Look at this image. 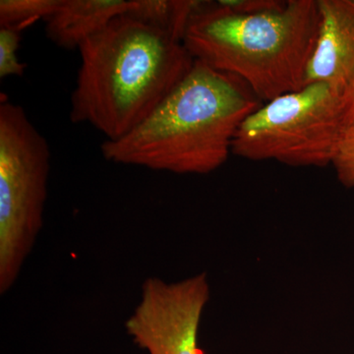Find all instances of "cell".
Listing matches in <instances>:
<instances>
[{"label":"cell","instance_id":"5","mask_svg":"<svg viewBox=\"0 0 354 354\" xmlns=\"http://www.w3.org/2000/svg\"><path fill=\"white\" fill-rule=\"evenodd\" d=\"M346 97L327 84H307L265 102L241 123L232 153L291 167L332 165L346 131Z\"/></svg>","mask_w":354,"mask_h":354},{"label":"cell","instance_id":"8","mask_svg":"<svg viewBox=\"0 0 354 354\" xmlns=\"http://www.w3.org/2000/svg\"><path fill=\"white\" fill-rule=\"evenodd\" d=\"M128 0H62L46 20L48 39L60 48H79L114 18L127 12Z\"/></svg>","mask_w":354,"mask_h":354},{"label":"cell","instance_id":"9","mask_svg":"<svg viewBox=\"0 0 354 354\" xmlns=\"http://www.w3.org/2000/svg\"><path fill=\"white\" fill-rule=\"evenodd\" d=\"M199 2L195 0H128L125 13L183 41L191 16Z\"/></svg>","mask_w":354,"mask_h":354},{"label":"cell","instance_id":"11","mask_svg":"<svg viewBox=\"0 0 354 354\" xmlns=\"http://www.w3.org/2000/svg\"><path fill=\"white\" fill-rule=\"evenodd\" d=\"M21 30L16 28L0 27V78L22 76L26 65L18 57L21 39Z\"/></svg>","mask_w":354,"mask_h":354},{"label":"cell","instance_id":"7","mask_svg":"<svg viewBox=\"0 0 354 354\" xmlns=\"http://www.w3.org/2000/svg\"><path fill=\"white\" fill-rule=\"evenodd\" d=\"M320 23L305 85L324 83L346 97L354 88V0H317Z\"/></svg>","mask_w":354,"mask_h":354},{"label":"cell","instance_id":"12","mask_svg":"<svg viewBox=\"0 0 354 354\" xmlns=\"http://www.w3.org/2000/svg\"><path fill=\"white\" fill-rule=\"evenodd\" d=\"M332 165L339 183L354 188V129L344 132Z\"/></svg>","mask_w":354,"mask_h":354},{"label":"cell","instance_id":"4","mask_svg":"<svg viewBox=\"0 0 354 354\" xmlns=\"http://www.w3.org/2000/svg\"><path fill=\"white\" fill-rule=\"evenodd\" d=\"M50 150L24 109L0 104V292L11 290L44 225Z\"/></svg>","mask_w":354,"mask_h":354},{"label":"cell","instance_id":"6","mask_svg":"<svg viewBox=\"0 0 354 354\" xmlns=\"http://www.w3.org/2000/svg\"><path fill=\"white\" fill-rule=\"evenodd\" d=\"M209 295L205 272L176 283L148 278L125 329L149 354H201L198 332Z\"/></svg>","mask_w":354,"mask_h":354},{"label":"cell","instance_id":"10","mask_svg":"<svg viewBox=\"0 0 354 354\" xmlns=\"http://www.w3.org/2000/svg\"><path fill=\"white\" fill-rule=\"evenodd\" d=\"M62 0H1L0 27L16 28L22 31L38 20L48 19Z\"/></svg>","mask_w":354,"mask_h":354},{"label":"cell","instance_id":"2","mask_svg":"<svg viewBox=\"0 0 354 354\" xmlns=\"http://www.w3.org/2000/svg\"><path fill=\"white\" fill-rule=\"evenodd\" d=\"M237 77L195 60L174 90L134 129L104 141L114 164L177 174H207L227 162L241 123L262 106Z\"/></svg>","mask_w":354,"mask_h":354},{"label":"cell","instance_id":"13","mask_svg":"<svg viewBox=\"0 0 354 354\" xmlns=\"http://www.w3.org/2000/svg\"><path fill=\"white\" fill-rule=\"evenodd\" d=\"M346 130L354 129V88L346 97Z\"/></svg>","mask_w":354,"mask_h":354},{"label":"cell","instance_id":"1","mask_svg":"<svg viewBox=\"0 0 354 354\" xmlns=\"http://www.w3.org/2000/svg\"><path fill=\"white\" fill-rule=\"evenodd\" d=\"M78 50L70 118L92 125L106 141L125 136L148 118L195 62L181 39L127 13Z\"/></svg>","mask_w":354,"mask_h":354},{"label":"cell","instance_id":"3","mask_svg":"<svg viewBox=\"0 0 354 354\" xmlns=\"http://www.w3.org/2000/svg\"><path fill=\"white\" fill-rule=\"evenodd\" d=\"M319 23L316 0H288L256 12L200 1L183 41L195 60L237 77L268 102L304 87Z\"/></svg>","mask_w":354,"mask_h":354}]
</instances>
